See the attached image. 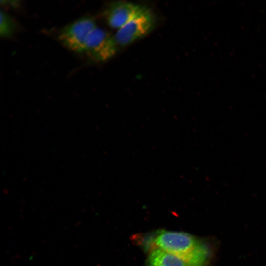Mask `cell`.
Instances as JSON below:
<instances>
[{"instance_id":"7a4b0ae2","label":"cell","mask_w":266,"mask_h":266,"mask_svg":"<svg viewBox=\"0 0 266 266\" xmlns=\"http://www.w3.org/2000/svg\"><path fill=\"white\" fill-rule=\"evenodd\" d=\"M155 19L152 12L142 6L125 25L118 29L114 36L117 45L127 46L148 35L154 29Z\"/></svg>"},{"instance_id":"5b68a950","label":"cell","mask_w":266,"mask_h":266,"mask_svg":"<svg viewBox=\"0 0 266 266\" xmlns=\"http://www.w3.org/2000/svg\"><path fill=\"white\" fill-rule=\"evenodd\" d=\"M142 6L131 2L115 1L111 3L104 11V16L112 28L120 29L128 22Z\"/></svg>"},{"instance_id":"ba28073f","label":"cell","mask_w":266,"mask_h":266,"mask_svg":"<svg viewBox=\"0 0 266 266\" xmlns=\"http://www.w3.org/2000/svg\"><path fill=\"white\" fill-rule=\"evenodd\" d=\"M158 233L156 232L137 234L133 237V240L145 251L149 252L156 248L155 239Z\"/></svg>"},{"instance_id":"6da1fadb","label":"cell","mask_w":266,"mask_h":266,"mask_svg":"<svg viewBox=\"0 0 266 266\" xmlns=\"http://www.w3.org/2000/svg\"><path fill=\"white\" fill-rule=\"evenodd\" d=\"M157 247L184 261L188 266H203L208 256L206 246L186 233L158 231L155 239Z\"/></svg>"},{"instance_id":"52a82bcc","label":"cell","mask_w":266,"mask_h":266,"mask_svg":"<svg viewBox=\"0 0 266 266\" xmlns=\"http://www.w3.org/2000/svg\"><path fill=\"white\" fill-rule=\"evenodd\" d=\"M16 30V23L12 18L2 10L0 12V35L3 37L11 36Z\"/></svg>"},{"instance_id":"3957f363","label":"cell","mask_w":266,"mask_h":266,"mask_svg":"<svg viewBox=\"0 0 266 266\" xmlns=\"http://www.w3.org/2000/svg\"><path fill=\"white\" fill-rule=\"evenodd\" d=\"M96 27L93 17H82L63 27L59 32L58 39L73 52H84L87 39Z\"/></svg>"},{"instance_id":"277c9868","label":"cell","mask_w":266,"mask_h":266,"mask_svg":"<svg viewBox=\"0 0 266 266\" xmlns=\"http://www.w3.org/2000/svg\"><path fill=\"white\" fill-rule=\"evenodd\" d=\"M117 46L114 36L96 27L87 39L84 52L93 60L103 62L115 55Z\"/></svg>"},{"instance_id":"8992f818","label":"cell","mask_w":266,"mask_h":266,"mask_svg":"<svg viewBox=\"0 0 266 266\" xmlns=\"http://www.w3.org/2000/svg\"><path fill=\"white\" fill-rule=\"evenodd\" d=\"M146 266H188L178 257L158 247L149 252Z\"/></svg>"}]
</instances>
